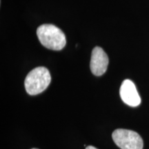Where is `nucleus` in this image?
Listing matches in <instances>:
<instances>
[{
  "mask_svg": "<svg viewBox=\"0 0 149 149\" xmlns=\"http://www.w3.org/2000/svg\"><path fill=\"white\" fill-rule=\"evenodd\" d=\"M120 94L122 101L130 107H138L141 104L140 96L131 80L126 79L123 81L120 87Z\"/></svg>",
  "mask_w": 149,
  "mask_h": 149,
  "instance_id": "5",
  "label": "nucleus"
},
{
  "mask_svg": "<svg viewBox=\"0 0 149 149\" xmlns=\"http://www.w3.org/2000/svg\"><path fill=\"white\" fill-rule=\"evenodd\" d=\"M113 141L121 149H143V140L135 131L126 129L115 130L112 134Z\"/></svg>",
  "mask_w": 149,
  "mask_h": 149,
  "instance_id": "3",
  "label": "nucleus"
},
{
  "mask_svg": "<svg viewBox=\"0 0 149 149\" xmlns=\"http://www.w3.org/2000/svg\"><path fill=\"white\" fill-rule=\"evenodd\" d=\"M51 81L49 71L45 67H37L28 74L24 81L26 92L31 95L40 94L45 91Z\"/></svg>",
  "mask_w": 149,
  "mask_h": 149,
  "instance_id": "2",
  "label": "nucleus"
},
{
  "mask_svg": "<svg viewBox=\"0 0 149 149\" xmlns=\"http://www.w3.org/2000/svg\"><path fill=\"white\" fill-rule=\"evenodd\" d=\"M32 149H38V148H32Z\"/></svg>",
  "mask_w": 149,
  "mask_h": 149,
  "instance_id": "7",
  "label": "nucleus"
},
{
  "mask_svg": "<svg viewBox=\"0 0 149 149\" xmlns=\"http://www.w3.org/2000/svg\"><path fill=\"white\" fill-rule=\"evenodd\" d=\"M37 35L44 47L53 51H60L66 46V37L58 27L53 24H44L38 27Z\"/></svg>",
  "mask_w": 149,
  "mask_h": 149,
  "instance_id": "1",
  "label": "nucleus"
},
{
  "mask_svg": "<svg viewBox=\"0 0 149 149\" xmlns=\"http://www.w3.org/2000/svg\"><path fill=\"white\" fill-rule=\"evenodd\" d=\"M109 57L102 48H93L91 54L90 68L91 72L95 76H101L107 71L109 65Z\"/></svg>",
  "mask_w": 149,
  "mask_h": 149,
  "instance_id": "4",
  "label": "nucleus"
},
{
  "mask_svg": "<svg viewBox=\"0 0 149 149\" xmlns=\"http://www.w3.org/2000/svg\"><path fill=\"white\" fill-rule=\"evenodd\" d=\"M86 149H97V148H95V147L93 146H88L86 148Z\"/></svg>",
  "mask_w": 149,
  "mask_h": 149,
  "instance_id": "6",
  "label": "nucleus"
}]
</instances>
